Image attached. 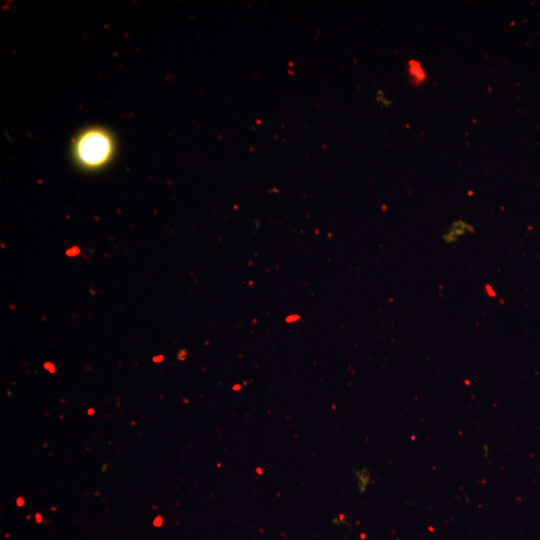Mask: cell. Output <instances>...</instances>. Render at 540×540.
Segmentation results:
<instances>
[{
  "label": "cell",
  "instance_id": "6da1fadb",
  "mask_svg": "<svg viewBox=\"0 0 540 540\" xmlns=\"http://www.w3.org/2000/svg\"><path fill=\"white\" fill-rule=\"evenodd\" d=\"M114 143L110 134L100 128H91L81 133L74 145V154L79 164L96 168L108 162L113 154Z\"/></svg>",
  "mask_w": 540,
  "mask_h": 540
},
{
  "label": "cell",
  "instance_id": "277c9868",
  "mask_svg": "<svg viewBox=\"0 0 540 540\" xmlns=\"http://www.w3.org/2000/svg\"><path fill=\"white\" fill-rule=\"evenodd\" d=\"M354 474L356 477L359 492H365L371 482V475L369 470L367 468L357 469L354 470Z\"/></svg>",
  "mask_w": 540,
  "mask_h": 540
},
{
  "label": "cell",
  "instance_id": "7a4b0ae2",
  "mask_svg": "<svg viewBox=\"0 0 540 540\" xmlns=\"http://www.w3.org/2000/svg\"><path fill=\"white\" fill-rule=\"evenodd\" d=\"M408 73L415 86L422 84L426 80V73L421 63L417 60H410L408 62Z\"/></svg>",
  "mask_w": 540,
  "mask_h": 540
},
{
  "label": "cell",
  "instance_id": "5b68a950",
  "mask_svg": "<svg viewBox=\"0 0 540 540\" xmlns=\"http://www.w3.org/2000/svg\"><path fill=\"white\" fill-rule=\"evenodd\" d=\"M483 449H484V457H488V454H489L488 453V451H489L488 446H484Z\"/></svg>",
  "mask_w": 540,
  "mask_h": 540
},
{
  "label": "cell",
  "instance_id": "3957f363",
  "mask_svg": "<svg viewBox=\"0 0 540 540\" xmlns=\"http://www.w3.org/2000/svg\"><path fill=\"white\" fill-rule=\"evenodd\" d=\"M471 228L472 227L465 222H462V221L454 222L452 227H450L449 232L445 234L443 238L447 243L454 242L461 235H464L465 233L471 231Z\"/></svg>",
  "mask_w": 540,
  "mask_h": 540
}]
</instances>
